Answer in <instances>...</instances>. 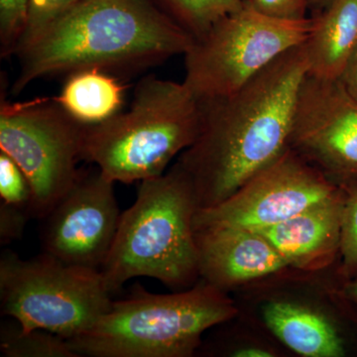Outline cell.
<instances>
[{"label":"cell","mask_w":357,"mask_h":357,"mask_svg":"<svg viewBox=\"0 0 357 357\" xmlns=\"http://www.w3.org/2000/svg\"><path fill=\"white\" fill-rule=\"evenodd\" d=\"M230 356L236 357H271L274 356V354L268 349H262V347H248L236 349Z\"/></svg>","instance_id":"cell-26"},{"label":"cell","mask_w":357,"mask_h":357,"mask_svg":"<svg viewBox=\"0 0 357 357\" xmlns=\"http://www.w3.org/2000/svg\"><path fill=\"white\" fill-rule=\"evenodd\" d=\"M30 0H0V56H15L24 34Z\"/></svg>","instance_id":"cell-19"},{"label":"cell","mask_w":357,"mask_h":357,"mask_svg":"<svg viewBox=\"0 0 357 357\" xmlns=\"http://www.w3.org/2000/svg\"><path fill=\"white\" fill-rule=\"evenodd\" d=\"M194 41L154 0H81L16 54L11 91L18 95L36 79L83 70L145 69L185 55Z\"/></svg>","instance_id":"cell-2"},{"label":"cell","mask_w":357,"mask_h":357,"mask_svg":"<svg viewBox=\"0 0 357 357\" xmlns=\"http://www.w3.org/2000/svg\"><path fill=\"white\" fill-rule=\"evenodd\" d=\"M340 187L288 147L222 203L197 211L195 231L225 227L268 229L332 196Z\"/></svg>","instance_id":"cell-9"},{"label":"cell","mask_w":357,"mask_h":357,"mask_svg":"<svg viewBox=\"0 0 357 357\" xmlns=\"http://www.w3.org/2000/svg\"><path fill=\"white\" fill-rule=\"evenodd\" d=\"M114 184L96 166L79 171L73 187L42 220L43 252L102 269L121 222Z\"/></svg>","instance_id":"cell-11"},{"label":"cell","mask_w":357,"mask_h":357,"mask_svg":"<svg viewBox=\"0 0 357 357\" xmlns=\"http://www.w3.org/2000/svg\"><path fill=\"white\" fill-rule=\"evenodd\" d=\"M0 330V351L6 357H79L66 338L48 331H25L17 321Z\"/></svg>","instance_id":"cell-18"},{"label":"cell","mask_w":357,"mask_h":357,"mask_svg":"<svg viewBox=\"0 0 357 357\" xmlns=\"http://www.w3.org/2000/svg\"><path fill=\"white\" fill-rule=\"evenodd\" d=\"M331 1H332V0H316V1H314V7H312V10L316 11V13H319L321 9L325 8Z\"/></svg>","instance_id":"cell-28"},{"label":"cell","mask_w":357,"mask_h":357,"mask_svg":"<svg viewBox=\"0 0 357 357\" xmlns=\"http://www.w3.org/2000/svg\"><path fill=\"white\" fill-rule=\"evenodd\" d=\"M195 40L201 39L225 16L238 10L243 0H154Z\"/></svg>","instance_id":"cell-17"},{"label":"cell","mask_w":357,"mask_h":357,"mask_svg":"<svg viewBox=\"0 0 357 357\" xmlns=\"http://www.w3.org/2000/svg\"><path fill=\"white\" fill-rule=\"evenodd\" d=\"M289 147L337 184L357 182V102L337 79L307 73L296 100Z\"/></svg>","instance_id":"cell-10"},{"label":"cell","mask_w":357,"mask_h":357,"mask_svg":"<svg viewBox=\"0 0 357 357\" xmlns=\"http://www.w3.org/2000/svg\"><path fill=\"white\" fill-rule=\"evenodd\" d=\"M4 98L0 151L22 169L32 188L33 218L42 220L79 177L86 126L75 121L54 98L20 102Z\"/></svg>","instance_id":"cell-8"},{"label":"cell","mask_w":357,"mask_h":357,"mask_svg":"<svg viewBox=\"0 0 357 357\" xmlns=\"http://www.w3.org/2000/svg\"><path fill=\"white\" fill-rule=\"evenodd\" d=\"M79 1L81 0H30L27 26L18 45L15 56L21 49L31 43L52 21Z\"/></svg>","instance_id":"cell-22"},{"label":"cell","mask_w":357,"mask_h":357,"mask_svg":"<svg viewBox=\"0 0 357 357\" xmlns=\"http://www.w3.org/2000/svg\"><path fill=\"white\" fill-rule=\"evenodd\" d=\"M0 202L25 208L33 215L31 185L22 169L3 151H0Z\"/></svg>","instance_id":"cell-20"},{"label":"cell","mask_w":357,"mask_h":357,"mask_svg":"<svg viewBox=\"0 0 357 357\" xmlns=\"http://www.w3.org/2000/svg\"><path fill=\"white\" fill-rule=\"evenodd\" d=\"M316 0H243L253 10L275 20L299 21L307 20L309 9Z\"/></svg>","instance_id":"cell-23"},{"label":"cell","mask_w":357,"mask_h":357,"mask_svg":"<svg viewBox=\"0 0 357 357\" xmlns=\"http://www.w3.org/2000/svg\"><path fill=\"white\" fill-rule=\"evenodd\" d=\"M33 218L25 208L0 202V243L6 245L20 239L26 225Z\"/></svg>","instance_id":"cell-24"},{"label":"cell","mask_w":357,"mask_h":357,"mask_svg":"<svg viewBox=\"0 0 357 357\" xmlns=\"http://www.w3.org/2000/svg\"><path fill=\"white\" fill-rule=\"evenodd\" d=\"M307 72L302 44L236 91L199 100L198 136L177 162L191 181L199 210L222 203L287 149L298 91Z\"/></svg>","instance_id":"cell-1"},{"label":"cell","mask_w":357,"mask_h":357,"mask_svg":"<svg viewBox=\"0 0 357 357\" xmlns=\"http://www.w3.org/2000/svg\"><path fill=\"white\" fill-rule=\"evenodd\" d=\"M342 293L347 300L351 301L354 306H357V277L356 278L347 280L342 289Z\"/></svg>","instance_id":"cell-27"},{"label":"cell","mask_w":357,"mask_h":357,"mask_svg":"<svg viewBox=\"0 0 357 357\" xmlns=\"http://www.w3.org/2000/svg\"><path fill=\"white\" fill-rule=\"evenodd\" d=\"M337 79L347 95L357 102V48L349 57Z\"/></svg>","instance_id":"cell-25"},{"label":"cell","mask_w":357,"mask_h":357,"mask_svg":"<svg viewBox=\"0 0 357 357\" xmlns=\"http://www.w3.org/2000/svg\"><path fill=\"white\" fill-rule=\"evenodd\" d=\"M312 17L275 20L245 6L225 16L185 54L183 83L198 100L227 95L294 47L304 44Z\"/></svg>","instance_id":"cell-7"},{"label":"cell","mask_w":357,"mask_h":357,"mask_svg":"<svg viewBox=\"0 0 357 357\" xmlns=\"http://www.w3.org/2000/svg\"><path fill=\"white\" fill-rule=\"evenodd\" d=\"M198 210L191 181L177 163L168 173L140 182L100 269L109 293L136 277L172 289L194 286L201 277L194 227Z\"/></svg>","instance_id":"cell-3"},{"label":"cell","mask_w":357,"mask_h":357,"mask_svg":"<svg viewBox=\"0 0 357 357\" xmlns=\"http://www.w3.org/2000/svg\"><path fill=\"white\" fill-rule=\"evenodd\" d=\"M347 185L292 218L262 230L288 267L314 271L340 255Z\"/></svg>","instance_id":"cell-13"},{"label":"cell","mask_w":357,"mask_h":357,"mask_svg":"<svg viewBox=\"0 0 357 357\" xmlns=\"http://www.w3.org/2000/svg\"><path fill=\"white\" fill-rule=\"evenodd\" d=\"M100 270L77 266L49 253L0 257V309L25 331H48L69 340L89 330L112 305Z\"/></svg>","instance_id":"cell-6"},{"label":"cell","mask_w":357,"mask_h":357,"mask_svg":"<svg viewBox=\"0 0 357 357\" xmlns=\"http://www.w3.org/2000/svg\"><path fill=\"white\" fill-rule=\"evenodd\" d=\"M305 41L309 74L338 79L357 48V0H332L312 16Z\"/></svg>","instance_id":"cell-15"},{"label":"cell","mask_w":357,"mask_h":357,"mask_svg":"<svg viewBox=\"0 0 357 357\" xmlns=\"http://www.w3.org/2000/svg\"><path fill=\"white\" fill-rule=\"evenodd\" d=\"M267 328L286 347L306 357L347 356V342L328 317L288 301H272L263 307Z\"/></svg>","instance_id":"cell-14"},{"label":"cell","mask_w":357,"mask_h":357,"mask_svg":"<svg viewBox=\"0 0 357 357\" xmlns=\"http://www.w3.org/2000/svg\"><path fill=\"white\" fill-rule=\"evenodd\" d=\"M126 89L112 73L83 70L67 76L60 95L54 98L75 121L91 128L122 112Z\"/></svg>","instance_id":"cell-16"},{"label":"cell","mask_w":357,"mask_h":357,"mask_svg":"<svg viewBox=\"0 0 357 357\" xmlns=\"http://www.w3.org/2000/svg\"><path fill=\"white\" fill-rule=\"evenodd\" d=\"M195 234L199 275L223 291L288 267L273 244L256 230L225 227Z\"/></svg>","instance_id":"cell-12"},{"label":"cell","mask_w":357,"mask_h":357,"mask_svg":"<svg viewBox=\"0 0 357 357\" xmlns=\"http://www.w3.org/2000/svg\"><path fill=\"white\" fill-rule=\"evenodd\" d=\"M201 121V102L184 83L144 77L128 110L84 128L81 159L114 183L159 177L196 140Z\"/></svg>","instance_id":"cell-4"},{"label":"cell","mask_w":357,"mask_h":357,"mask_svg":"<svg viewBox=\"0 0 357 357\" xmlns=\"http://www.w3.org/2000/svg\"><path fill=\"white\" fill-rule=\"evenodd\" d=\"M347 185L344 215H342V274L347 280L357 277V182Z\"/></svg>","instance_id":"cell-21"},{"label":"cell","mask_w":357,"mask_h":357,"mask_svg":"<svg viewBox=\"0 0 357 357\" xmlns=\"http://www.w3.org/2000/svg\"><path fill=\"white\" fill-rule=\"evenodd\" d=\"M225 291L204 280L173 294L135 285L89 330L68 340L79 357H190L204 332L236 316Z\"/></svg>","instance_id":"cell-5"}]
</instances>
